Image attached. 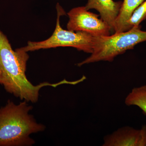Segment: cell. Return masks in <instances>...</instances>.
<instances>
[{
  "label": "cell",
  "instance_id": "cell-4",
  "mask_svg": "<svg viewBox=\"0 0 146 146\" xmlns=\"http://www.w3.org/2000/svg\"><path fill=\"white\" fill-rule=\"evenodd\" d=\"M57 17L54 32L48 39L40 42L29 41L22 49L26 52L40 49L59 47H70L87 53H92L94 47V36L82 31H73L63 29L60 25V16L65 12L58 3L56 6Z\"/></svg>",
  "mask_w": 146,
  "mask_h": 146
},
{
  "label": "cell",
  "instance_id": "cell-3",
  "mask_svg": "<svg viewBox=\"0 0 146 146\" xmlns=\"http://www.w3.org/2000/svg\"><path fill=\"white\" fill-rule=\"evenodd\" d=\"M141 26L133 27L127 31L112 35L94 36L93 52L77 66L104 61L112 62L115 57L134 48L136 45L146 41V31Z\"/></svg>",
  "mask_w": 146,
  "mask_h": 146
},
{
  "label": "cell",
  "instance_id": "cell-9",
  "mask_svg": "<svg viewBox=\"0 0 146 146\" xmlns=\"http://www.w3.org/2000/svg\"><path fill=\"white\" fill-rule=\"evenodd\" d=\"M125 103L127 106H138L146 115V85L133 88L126 97Z\"/></svg>",
  "mask_w": 146,
  "mask_h": 146
},
{
  "label": "cell",
  "instance_id": "cell-11",
  "mask_svg": "<svg viewBox=\"0 0 146 146\" xmlns=\"http://www.w3.org/2000/svg\"><path fill=\"white\" fill-rule=\"evenodd\" d=\"M1 70H0V83H1Z\"/></svg>",
  "mask_w": 146,
  "mask_h": 146
},
{
  "label": "cell",
  "instance_id": "cell-8",
  "mask_svg": "<svg viewBox=\"0 0 146 146\" xmlns=\"http://www.w3.org/2000/svg\"><path fill=\"white\" fill-rule=\"evenodd\" d=\"M145 0H123L119 12L115 20L114 33L124 31L127 22L135 11Z\"/></svg>",
  "mask_w": 146,
  "mask_h": 146
},
{
  "label": "cell",
  "instance_id": "cell-6",
  "mask_svg": "<svg viewBox=\"0 0 146 146\" xmlns=\"http://www.w3.org/2000/svg\"><path fill=\"white\" fill-rule=\"evenodd\" d=\"M103 146H146V125L140 129L120 128L104 138Z\"/></svg>",
  "mask_w": 146,
  "mask_h": 146
},
{
  "label": "cell",
  "instance_id": "cell-5",
  "mask_svg": "<svg viewBox=\"0 0 146 146\" xmlns=\"http://www.w3.org/2000/svg\"><path fill=\"white\" fill-rule=\"evenodd\" d=\"M69 20L67 25L68 30L82 31L94 36H107L112 32L109 25L100 15L86 10L85 7L72 9L68 13Z\"/></svg>",
  "mask_w": 146,
  "mask_h": 146
},
{
  "label": "cell",
  "instance_id": "cell-1",
  "mask_svg": "<svg viewBox=\"0 0 146 146\" xmlns=\"http://www.w3.org/2000/svg\"><path fill=\"white\" fill-rule=\"evenodd\" d=\"M27 52L22 48L13 50L7 37L0 30V84L7 92L20 99L35 103L38 101L39 91L43 87L72 84V81L64 79L57 83L44 82L33 85L26 75L29 58Z\"/></svg>",
  "mask_w": 146,
  "mask_h": 146
},
{
  "label": "cell",
  "instance_id": "cell-2",
  "mask_svg": "<svg viewBox=\"0 0 146 146\" xmlns=\"http://www.w3.org/2000/svg\"><path fill=\"white\" fill-rule=\"evenodd\" d=\"M33 107L25 101L16 104L8 100L0 108V146H31L32 133L43 131L45 126L29 114Z\"/></svg>",
  "mask_w": 146,
  "mask_h": 146
},
{
  "label": "cell",
  "instance_id": "cell-7",
  "mask_svg": "<svg viewBox=\"0 0 146 146\" xmlns=\"http://www.w3.org/2000/svg\"><path fill=\"white\" fill-rule=\"evenodd\" d=\"M123 1L113 0H88L85 6L86 10L95 9L100 13L102 20L107 23L114 33L115 20L117 18Z\"/></svg>",
  "mask_w": 146,
  "mask_h": 146
},
{
  "label": "cell",
  "instance_id": "cell-10",
  "mask_svg": "<svg viewBox=\"0 0 146 146\" xmlns=\"http://www.w3.org/2000/svg\"><path fill=\"white\" fill-rule=\"evenodd\" d=\"M146 20V0L135 11L130 19L127 22L124 31L129 30L133 27L140 25L143 21Z\"/></svg>",
  "mask_w": 146,
  "mask_h": 146
}]
</instances>
